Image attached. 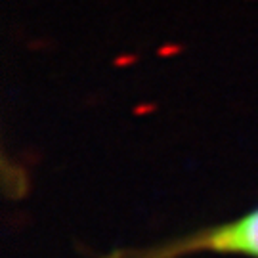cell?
<instances>
[{
	"label": "cell",
	"mask_w": 258,
	"mask_h": 258,
	"mask_svg": "<svg viewBox=\"0 0 258 258\" xmlns=\"http://www.w3.org/2000/svg\"><path fill=\"white\" fill-rule=\"evenodd\" d=\"M201 252L258 258V207L235 220L199 228L148 247L109 250L100 258H185Z\"/></svg>",
	"instance_id": "6da1fadb"
}]
</instances>
